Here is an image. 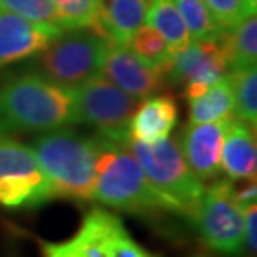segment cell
<instances>
[{
	"instance_id": "obj_1",
	"label": "cell",
	"mask_w": 257,
	"mask_h": 257,
	"mask_svg": "<svg viewBox=\"0 0 257 257\" xmlns=\"http://www.w3.org/2000/svg\"><path fill=\"white\" fill-rule=\"evenodd\" d=\"M75 124L70 89L34 70L0 80V134L49 132Z\"/></svg>"
},
{
	"instance_id": "obj_2",
	"label": "cell",
	"mask_w": 257,
	"mask_h": 257,
	"mask_svg": "<svg viewBox=\"0 0 257 257\" xmlns=\"http://www.w3.org/2000/svg\"><path fill=\"white\" fill-rule=\"evenodd\" d=\"M127 144L99 136L94 200L119 212L136 215L179 214L176 205L147 179Z\"/></svg>"
},
{
	"instance_id": "obj_3",
	"label": "cell",
	"mask_w": 257,
	"mask_h": 257,
	"mask_svg": "<svg viewBox=\"0 0 257 257\" xmlns=\"http://www.w3.org/2000/svg\"><path fill=\"white\" fill-rule=\"evenodd\" d=\"M32 151L50 184L54 199L72 202L94 200L99 136H80L70 128L42 132L32 141Z\"/></svg>"
},
{
	"instance_id": "obj_4",
	"label": "cell",
	"mask_w": 257,
	"mask_h": 257,
	"mask_svg": "<svg viewBox=\"0 0 257 257\" xmlns=\"http://www.w3.org/2000/svg\"><path fill=\"white\" fill-rule=\"evenodd\" d=\"M127 146L154 187L176 205L179 214L192 220L205 187L187 166L177 137H166L154 144L128 139Z\"/></svg>"
},
{
	"instance_id": "obj_5",
	"label": "cell",
	"mask_w": 257,
	"mask_h": 257,
	"mask_svg": "<svg viewBox=\"0 0 257 257\" xmlns=\"http://www.w3.org/2000/svg\"><path fill=\"white\" fill-rule=\"evenodd\" d=\"M107 47L109 40L102 39L90 29L65 30L35 55L37 59L30 70L55 85L75 89L102 74Z\"/></svg>"
},
{
	"instance_id": "obj_6",
	"label": "cell",
	"mask_w": 257,
	"mask_h": 257,
	"mask_svg": "<svg viewBox=\"0 0 257 257\" xmlns=\"http://www.w3.org/2000/svg\"><path fill=\"white\" fill-rule=\"evenodd\" d=\"M42 257H157L128 234L119 215L94 207L77 232L62 242H44Z\"/></svg>"
},
{
	"instance_id": "obj_7",
	"label": "cell",
	"mask_w": 257,
	"mask_h": 257,
	"mask_svg": "<svg viewBox=\"0 0 257 257\" xmlns=\"http://www.w3.org/2000/svg\"><path fill=\"white\" fill-rule=\"evenodd\" d=\"M192 222L205 247L227 257L244 252V205L235 195V184L215 179L200 199Z\"/></svg>"
},
{
	"instance_id": "obj_8",
	"label": "cell",
	"mask_w": 257,
	"mask_h": 257,
	"mask_svg": "<svg viewBox=\"0 0 257 257\" xmlns=\"http://www.w3.org/2000/svg\"><path fill=\"white\" fill-rule=\"evenodd\" d=\"M70 90L74 95L77 124L90 125L95 128L97 136L112 142H128V124L139 105V99L100 75Z\"/></svg>"
},
{
	"instance_id": "obj_9",
	"label": "cell",
	"mask_w": 257,
	"mask_h": 257,
	"mask_svg": "<svg viewBox=\"0 0 257 257\" xmlns=\"http://www.w3.org/2000/svg\"><path fill=\"white\" fill-rule=\"evenodd\" d=\"M227 74V60L217 42L191 40L187 45L174 52L164 80L167 85H212Z\"/></svg>"
},
{
	"instance_id": "obj_10",
	"label": "cell",
	"mask_w": 257,
	"mask_h": 257,
	"mask_svg": "<svg viewBox=\"0 0 257 257\" xmlns=\"http://www.w3.org/2000/svg\"><path fill=\"white\" fill-rule=\"evenodd\" d=\"M229 120L187 124L177 137L187 166L202 184L220 176V151Z\"/></svg>"
},
{
	"instance_id": "obj_11",
	"label": "cell",
	"mask_w": 257,
	"mask_h": 257,
	"mask_svg": "<svg viewBox=\"0 0 257 257\" xmlns=\"http://www.w3.org/2000/svg\"><path fill=\"white\" fill-rule=\"evenodd\" d=\"M102 74L107 80L139 100L156 95L167 87L164 77L147 67L131 49L114 42H109L107 47Z\"/></svg>"
},
{
	"instance_id": "obj_12",
	"label": "cell",
	"mask_w": 257,
	"mask_h": 257,
	"mask_svg": "<svg viewBox=\"0 0 257 257\" xmlns=\"http://www.w3.org/2000/svg\"><path fill=\"white\" fill-rule=\"evenodd\" d=\"M59 34L0 7V69L35 57Z\"/></svg>"
},
{
	"instance_id": "obj_13",
	"label": "cell",
	"mask_w": 257,
	"mask_h": 257,
	"mask_svg": "<svg viewBox=\"0 0 257 257\" xmlns=\"http://www.w3.org/2000/svg\"><path fill=\"white\" fill-rule=\"evenodd\" d=\"M220 171L229 181H255L257 174V147L255 128L244 120L232 117L220 151Z\"/></svg>"
},
{
	"instance_id": "obj_14",
	"label": "cell",
	"mask_w": 257,
	"mask_h": 257,
	"mask_svg": "<svg viewBox=\"0 0 257 257\" xmlns=\"http://www.w3.org/2000/svg\"><path fill=\"white\" fill-rule=\"evenodd\" d=\"M179 122V104L172 95H152L137 105L131 124V141L142 144H154L171 136Z\"/></svg>"
},
{
	"instance_id": "obj_15",
	"label": "cell",
	"mask_w": 257,
	"mask_h": 257,
	"mask_svg": "<svg viewBox=\"0 0 257 257\" xmlns=\"http://www.w3.org/2000/svg\"><path fill=\"white\" fill-rule=\"evenodd\" d=\"M151 0H97L95 34L109 42L125 45L146 22Z\"/></svg>"
},
{
	"instance_id": "obj_16",
	"label": "cell",
	"mask_w": 257,
	"mask_h": 257,
	"mask_svg": "<svg viewBox=\"0 0 257 257\" xmlns=\"http://www.w3.org/2000/svg\"><path fill=\"white\" fill-rule=\"evenodd\" d=\"M54 200L44 172L0 177V205L7 209L37 207Z\"/></svg>"
},
{
	"instance_id": "obj_17",
	"label": "cell",
	"mask_w": 257,
	"mask_h": 257,
	"mask_svg": "<svg viewBox=\"0 0 257 257\" xmlns=\"http://www.w3.org/2000/svg\"><path fill=\"white\" fill-rule=\"evenodd\" d=\"M227 60L229 72L255 65L257 60V20L255 15L235 27L224 29L219 42Z\"/></svg>"
},
{
	"instance_id": "obj_18",
	"label": "cell",
	"mask_w": 257,
	"mask_h": 257,
	"mask_svg": "<svg viewBox=\"0 0 257 257\" xmlns=\"http://www.w3.org/2000/svg\"><path fill=\"white\" fill-rule=\"evenodd\" d=\"M187 102L189 124H207L234 117V94L227 75L209 85L202 95Z\"/></svg>"
},
{
	"instance_id": "obj_19",
	"label": "cell",
	"mask_w": 257,
	"mask_h": 257,
	"mask_svg": "<svg viewBox=\"0 0 257 257\" xmlns=\"http://www.w3.org/2000/svg\"><path fill=\"white\" fill-rule=\"evenodd\" d=\"M146 20L147 25L156 29L166 39L172 52H177L191 42L186 22L182 20L174 0H151Z\"/></svg>"
},
{
	"instance_id": "obj_20",
	"label": "cell",
	"mask_w": 257,
	"mask_h": 257,
	"mask_svg": "<svg viewBox=\"0 0 257 257\" xmlns=\"http://www.w3.org/2000/svg\"><path fill=\"white\" fill-rule=\"evenodd\" d=\"M127 47L154 72L166 77L174 52L156 29L151 25H141L128 40Z\"/></svg>"
},
{
	"instance_id": "obj_21",
	"label": "cell",
	"mask_w": 257,
	"mask_h": 257,
	"mask_svg": "<svg viewBox=\"0 0 257 257\" xmlns=\"http://www.w3.org/2000/svg\"><path fill=\"white\" fill-rule=\"evenodd\" d=\"M227 79L234 94V115L255 128L257 124V69L255 65L232 70Z\"/></svg>"
},
{
	"instance_id": "obj_22",
	"label": "cell",
	"mask_w": 257,
	"mask_h": 257,
	"mask_svg": "<svg viewBox=\"0 0 257 257\" xmlns=\"http://www.w3.org/2000/svg\"><path fill=\"white\" fill-rule=\"evenodd\" d=\"M192 42H219L222 30L202 0H174Z\"/></svg>"
},
{
	"instance_id": "obj_23",
	"label": "cell",
	"mask_w": 257,
	"mask_h": 257,
	"mask_svg": "<svg viewBox=\"0 0 257 257\" xmlns=\"http://www.w3.org/2000/svg\"><path fill=\"white\" fill-rule=\"evenodd\" d=\"M39 172H42V169L32 147L24 146L10 134H0V177Z\"/></svg>"
},
{
	"instance_id": "obj_24",
	"label": "cell",
	"mask_w": 257,
	"mask_h": 257,
	"mask_svg": "<svg viewBox=\"0 0 257 257\" xmlns=\"http://www.w3.org/2000/svg\"><path fill=\"white\" fill-rule=\"evenodd\" d=\"M0 7L34 24L57 30L60 34L65 30H72L59 15L52 0H0Z\"/></svg>"
},
{
	"instance_id": "obj_25",
	"label": "cell",
	"mask_w": 257,
	"mask_h": 257,
	"mask_svg": "<svg viewBox=\"0 0 257 257\" xmlns=\"http://www.w3.org/2000/svg\"><path fill=\"white\" fill-rule=\"evenodd\" d=\"M220 29H230L255 15L257 0H202Z\"/></svg>"
},
{
	"instance_id": "obj_26",
	"label": "cell",
	"mask_w": 257,
	"mask_h": 257,
	"mask_svg": "<svg viewBox=\"0 0 257 257\" xmlns=\"http://www.w3.org/2000/svg\"><path fill=\"white\" fill-rule=\"evenodd\" d=\"M59 15L74 29H97V0H52Z\"/></svg>"
},
{
	"instance_id": "obj_27",
	"label": "cell",
	"mask_w": 257,
	"mask_h": 257,
	"mask_svg": "<svg viewBox=\"0 0 257 257\" xmlns=\"http://www.w3.org/2000/svg\"><path fill=\"white\" fill-rule=\"evenodd\" d=\"M255 227H257V207L255 202L244 205V249H247V252L255 254Z\"/></svg>"
}]
</instances>
